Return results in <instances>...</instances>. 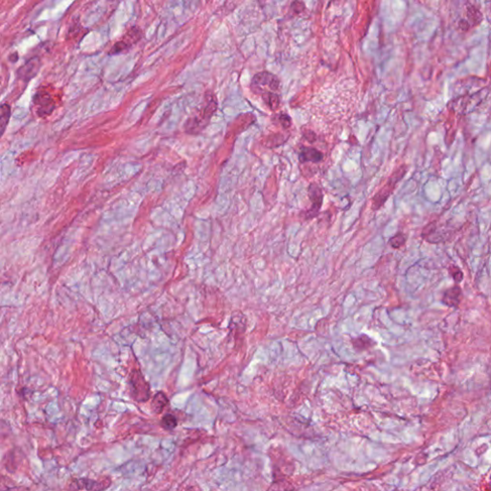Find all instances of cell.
Listing matches in <instances>:
<instances>
[{
  "instance_id": "cell-1",
  "label": "cell",
  "mask_w": 491,
  "mask_h": 491,
  "mask_svg": "<svg viewBox=\"0 0 491 491\" xmlns=\"http://www.w3.org/2000/svg\"><path fill=\"white\" fill-rule=\"evenodd\" d=\"M218 109V102L216 96L207 92L205 94V103L200 109L190 116L184 123V131L189 135H198L202 133L210 123L211 118Z\"/></svg>"
},
{
  "instance_id": "cell-2",
  "label": "cell",
  "mask_w": 491,
  "mask_h": 491,
  "mask_svg": "<svg viewBox=\"0 0 491 491\" xmlns=\"http://www.w3.org/2000/svg\"><path fill=\"white\" fill-rule=\"evenodd\" d=\"M406 172H407V166H405V165L400 166L399 168H397L393 172V174L389 177L388 183L372 198L371 208L373 210H378L379 208L382 207L384 204L387 202V200L392 194V192L394 190V188H395L396 184H398V182L403 179V177L405 176Z\"/></svg>"
},
{
  "instance_id": "cell-3",
  "label": "cell",
  "mask_w": 491,
  "mask_h": 491,
  "mask_svg": "<svg viewBox=\"0 0 491 491\" xmlns=\"http://www.w3.org/2000/svg\"><path fill=\"white\" fill-rule=\"evenodd\" d=\"M280 87V81L276 75L269 71H262L255 74L250 82V90L257 95L268 92H275Z\"/></svg>"
},
{
  "instance_id": "cell-4",
  "label": "cell",
  "mask_w": 491,
  "mask_h": 491,
  "mask_svg": "<svg viewBox=\"0 0 491 491\" xmlns=\"http://www.w3.org/2000/svg\"><path fill=\"white\" fill-rule=\"evenodd\" d=\"M129 386H130V394L131 397L139 403L146 402L150 399L151 389L150 385L147 382L142 375V373L134 369L129 377Z\"/></svg>"
},
{
  "instance_id": "cell-5",
  "label": "cell",
  "mask_w": 491,
  "mask_h": 491,
  "mask_svg": "<svg viewBox=\"0 0 491 491\" xmlns=\"http://www.w3.org/2000/svg\"><path fill=\"white\" fill-rule=\"evenodd\" d=\"M111 485L109 478L92 480L89 478H72L68 483L67 491H104Z\"/></svg>"
},
{
  "instance_id": "cell-6",
  "label": "cell",
  "mask_w": 491,
  "mask_h": 491,
  "mask_svg": "<svg viewBox=\"0 0 491 491\" xmlns=\"http://www.w3.org/2000/svg\"><path fill=\"white\" fill-rule=\"evenodd\" d=\"M33 105L40 117L50 115L56 109L53 95L46 89H39L33 97Z\"/></svg>"
},
{
  "instance_id": "cell-7",
  "label": "cell",
  "mask_w": 491,
  "mask_h": 491,
  "mask_svg": "<svg viewBox=\"0 0 491 491\" xmlns=\"http://www.w3.org/2000/svg\"><path fill=\"white\" fill-rule=\"evenodd\" d=\"M142 33L141 31L137 27H132L128 32L124 35L122 40L117 41L116 43L113 44L111 47L109 55H117L123 51L128 50L130 47H132L134 44H136L137 41L141 39Z\"/></svg>"
},
{
  "instance_id": "cell-8",
  "label": "cell",
  "mask_w": 491,
  "mask_h": 491,
  "mask_svg": "<svg viewBox=\"0 0 491 491\" xmlns=\"http://www.w3.org/2000/svg\"><path fill=\"white\" fill-rule=\"evenodd\" d=\"M308 196L312 203V206L308 211L305 212V218L312 219L316 217L320 212L324 202V193L317 184L313 183L310 184L308 187Z\"/></svg>"
},
{
  "instance_id": "cell-9",
  "label": "cell",
  "mask_w": 491,
  "mask_h": 491,
  "mask_svg": "<svg viewBox=\"0 0 491 491\" xmlns=\"http://www.w3.org/2000/svg\"><path fill=\"white\" fill-rule=\"evenodd\" d=\"M40 68H41V60L38 57H34L28 60L23 65H21L18 69L17 71L18 79L28 82L34 77H36V75L40 71Z\"/></svg>"
},
{
  "instance_id": "cell-10",
  "label": "cell",
  "mask_w": 491,
  "mask_h": 491,
  "mask_svg": "<svg viewBox=\"0 0 491 491\" xmlns=\"http://www.w3.org/2000/svg\"><path fill=\"white\" fill-rule=\"evenodd\" d=\"M463 291L460 286L455 285L447 289L442 296V303L450 308H458L462 300Z\"/></svg>"
},
{
  "instance_id": "cell-11",
  "label": "cell",
  "mask_w": 491,
  "mask_h": 491,
  "mask_svg": "<svg viewBox=\"0 0 491 491\" xmlns=\"http://www.w3.org/2000/svg\"><path fill=\"white\" fill-rule=\"evenodd\" d=\"M324 154L312 147H302L300 152V162L301 164L305 163H313L318 164L324 160Z\"/></svg>"
},
{
  "instance_id": "cell-12",
  "label": "cell",
  "mask_w": 491,
  "mask_h": 491,
  "mask_svg": "<svg viewBox=\"0 0 491 491\" xmlns=\"http://www.w3.org/2000/svg\"><path fill=\"white\" fill-rule=\"evenodd\" d=\"M168 404H169V400H168L167 396L165 395V393L160 391V392L156 393V395L154 396V398L152 400L151 407L156 414H160L164 411V409L167 407Z\"/></svg>"
},
{
  "instance_id": "cell-13",
  "label": "cell",
  "mask_w": 491,
  "mask_h": 491,
  "mask_svg": "<svg viewBox=\"0 0 491 491\" xmlns=\"http://www.w3.org/2000/svg\"><path fill=\"white\" fill-rule=\"evenodd\" d=\"M466 15L468 18L467 23L471 26L478 25L483 20V16L478 8L471 4H467L466 6Z\"/></svg>"
},
{
  "instance_id": "cell-14",
  "label": "cell",
  "mask_w": 491,
  "mask_h": 491,
  "mask_svg": "<svg viewBox=\"0 0 491 491\" xmlns=\"http://www.w3.org/2000/svg\"><path fill=\"white\" fill-rule=\"evenodd\" d=\"M352 345H353V348L356 351L361 352V351H364V350L370 348L374 345V343L367 335H361V336L352 340Z\"/></svg>"
},
{
  "instance_id": "cell-15",
  "label": "cell",
  "mask_w": 491,
  "mask_h": 491,
  "mask_svg": "<svg viewBox=\"0 0 491 491\" xmlns=\"http://www.w3.org/2000/svg\"><path fill=\"white\" fill-rule=\"evenodd\" d=\"M262 99L265 105L273 111L280 108V97L275 92H268L266 94H263Z\"/></svg>"
},
{
  "instance_id": "cell-16",
  "label": "cell",
  "mask_w": 491,
  "mask_h": 491,
  "mask_svg": "<svg viewBox=\"0 0 491 491\" xmlns=\"http://www.w3.org/2000/svg\"><path fill=\"white\" fill-rule=\"evenodd\" d=\"M10 117H11V107L8 104H3L1 106V116H0L1 136H3L6 131Z\"/></svg>"
},
{
  "instance_id": "cell-17",
  "label": "cell",
  "mask_w": 491,
  "mask_h": 491,
  "mask_svg": "<svg viewBox=\"0 0 491 491\" xmlns=\"http://www.w3.org/2000/svg\"><path fill=\"white\" fill-rule=\"evenodd\" d=\"M161 425L166 431H173L178 426V419L172 413H166L161 421Z\"/></svg>"
},
{
  "instance_id": "cell-18",
  "label": "cell",
  "mask_w": 491,
  "mask_h": 491,
  "mask_svg": "<svg viewBox=\"0 0 491 491\" xmlns=\"http://www.w3.org/2000/svg\"><path fill=\"white\" fill-rule=\"evenodd\" d=\"M273 122L279 123L283 129H289L292 125L291 117L286 113H278L273 116Z\"/></svg>"
},
{
  "instance_id": "cell-19",
  "label": "cell",
  "mask_w": 491,
  "mask_h": 491,
  "mask_svg": "<svg viewBox=\"0 0 491 491\" xmlns=\"http://www.w3.org/2000/svg\"><path fill=\"white\" fill-rule=\"evenodd\" d=\"M406 240H407L406 235L402 232H399L389 239V245L393 248H400L401 246L405 245Z\"/></svg>"
},
{
  "instance_id": "cell-20",
  "label": "cell",
  "mask_w": 491,
  "mask_h": 491,
  "mask_svg": "<svg viewBox=\"0 0 491 491\" xmlns=\"http://www.w3.org/2000/svg\"><path fill=\"white\" fill-rule=\"evenodd\" d=\"M449 273H450V275L453 277V279L455 280L456 283H460L463 281L464 279V273L463 271L456 265H451L449 267Z\"/></svg>"
},
{
  "instance_id": "cell-21",
  "label": "cell",
  "mask_w": 491,
  "mask_h": 491,
  "mask_svg": "<svg viewBox=\"0 0 491 491\" xmlns=\"http://www.w3.org/2000/svg\"><path fill=\"white\" fill-rule=\"evenodd\" d=\"M300 4H301V2H300V1H296V2H293V3H292L291 8H292V10H293L295 13H297V14H300V13H301V12L304 10L305 5L303 4L302 6H300Z\"/></svg>"
},
{
  "instance_id": "cell-22",
  "label": "cell",
  "mask_w": 491,
  "mask_h": 491,
  "mask_svg": "<svg viewBox=\"0 0 491 491\" xmlns=\"http://www.w3.org/2000/svg\"><path fill=\"white\" fill-rule=\"evenodd\" d=\"M304 137L309 141V142H314L316 140V136L313 132H305L303 134Z\"/></svg>"
},
{
  "instance_id": "cell-23",
  "label": "cell",
  "mask_w": 491,
  "mask_h": 491,
  "mask_svg": "<svg viewBox=\"0 0 491 491\" xmlns=\"http://www.w3.org/2000/svg\"><path fill=\"white\" fill-rule=\"evenodd\" d=\"M9 60L12 61V62H15L19 60V54L16 52V53H13L12 55H10L9 57Z\"/></svg>"
},
{
  "instance_id": "cell-24",
  "label": "cell",
  "mask_w": 491,
  "mask_h": 491,
  "mask_svg": "<svg viewBox=\"0 0 491 491\" xmlns=\"http://www.w3.org/2000/svg\"><path fill=\"white\" fill-rule=\"evenodd\" d=\"M184 491H194V489L193 488H188V489H186Z\"/></svg>"
},
{
  "instance_id": "cell-25",
  "label": "cell",
  "mask_w": 491,
  "mask_h": 491,
  "mask_svg": "<svg viewBox=\"0 0 491 491\" xmlns=\"http://www.w3.org/2000/svg\"></svg>"
}]
</instances>
